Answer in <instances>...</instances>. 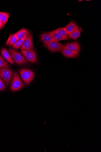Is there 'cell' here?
Masks as SVG:
<instances>
[{
  "mask_svg": "<svg viewBox=\"0 0 101 152\" xmlns=\"http://www.w3.org/2000/svg\"><path fill=\"white\" fill-rule=\"evenodd\" d=\"M25 87V85L20 78L18 72H15L14 74L11 83L10 89L13 91H18Z\"/></svg>",
  "mask_w": 101,
  "mask_h": 152,
  "instance_id": "obj_1",
  "label": "cell"
},
{
  "mask_svg": "<svg viewBox=\"0 0 101 152\" xmlns=\"http://www.w3.org/2000/svg\"><path fill=\"white\" fill-rule=\"evenodd\" d=\"M21 77L25 84H30L34 77L35 73L33 71L27 69H23L19 71Z\"/></svg>",
  "mask_w": 101,
  "mask_h": 152,
  "instance_id": "obj_2",
  "label": "cell"
},
{
  "mask_svg": "<svg viewBox=\"0 0 101 152\" xmlns=\"http://www.w3.org/2000/svg\"><path fill=\"white\" fill-rule=\"evenodd\" d=\"M14 74L12 70L8 68L0 69V77L4 81L8 86L11 84Z\"/></svg>",
  "mask_w": 101,
  "mask_h": 152,
  "instance_id": "obj_3",
  "label": "cell"
},
{
  "mask_svg": "<svg viewBox=\"0 0 101 152\" xmlns=\"http://www.w3.org/2000/svg\"><path fill=\"white\" fill-rule=\"evenodd\" d=\"M9 51L14 62L19 65L28 63V61L18 51L10 49Z\"/></svg>",
  "mask_w": 101,
  "mask_h": 152,
  "instance_id": "obj_4",
  "label": "cell"
},
{
  "mask_svg": "<svg viewBox=\"0 0 101 152\" xmlns=\"http://www.w3.org/2000/svg\"><path fill=\"white\" fill-rule=\"evenodd\" d=\"M43 45L50 52L55 53L61 51L64 45L62 43L55 41L48 44H44Z\"/></svg>",
  "mask_w": 101,
  "mask_h": 152,
  "instance_id": "obj_5",
  "label": "cell"
},
{
  "mask_svg": "<svg viewBox=\"0 0 101 152\" xmlns=\"http://www.w3.org/2000/svg\"><path fill=\"white\" fill-rule=\"evenodd\" d=\"M34 46L33 42L32 34L28 32L21 48V50H33Z\"/></svg>",
  "mask_w": 101,
  "mask_h": 152,
  "instance_id": "obj_6",
  "label": "cell"
},
{
  "mask_svg": "<svg viewBox=\"0 0 101 152\" xmlns=\"http://www.w3.org/2000/svg\"><path fill=\"white\" fill-rule=\"evenodd\" d=\"M21 52L27 61L32 63L37 62L36 53L34 50H21Z\"/></svg>",
  "mask_w": 101,
  "mask_h": 152,
  "instance_id": "obj_7",
  "label": "cell"
},
{
  "mask_svg": "<svg viewBox=\"0 0 101 152\" xmlns=\"http://www.w3.org/2000/svg\"><path fill=\"white\" fill-rule=\"evenodd\" d=\"M61 51L62 53L65 57L69 58H76L79 54L78 51H73L66 49H63Z\"/></svg>",
  "mask_w": 101,
  "mask_h": 152,
  "instance_id": "obj_8",
  "label": "cell"
},
{
  "mask_svg": "<svg viewBox=\"0 0 101 152\" xmlns=\"http://www.w3.org/2000/svg\"><path fill=\"white\" fill-rule=\"evenodd\" d=\"M64 27L68 35L79 28L77 23L74 20L71 21Z\"/></svg>",
  "mask_w": 101,
  "mask_h": 152,
  "instance_id": "obj_9",
  "label": "cell"
},
{
  "mask_svg": "<svg viewBox=\"0 0 101 152\" xmlns=\"http://www.w3.org/2000/svg\"><path fill=\"white\" fill-rule=\"evenodd\" d=\"M40 38L44 44H48L56 41L52 36L47 33L42 34L41 35Z\"/></svg>",
  "mask_w": 101,
  "mask_h": 152,
  "instance_id": "obj_10",
  "label": "cell"
},
{
  "mask_svg": "<svg viewBox=\"0 0 101 152\" xmlns=\"http://www.w3.org/2000/svg\"><path fill=\"white\" fill-rule=\"evenodd\" d=\"M63 49H66L73 51H78L80 50V47L79 44L77 42L69 43L64 45Z\"/></svg>",
  "mask_w": 101,
  "mask_h": 152,
  "instance_id": "obj_11",
  "label": "cell"
},
{
  "mask_svg": "<svg viewBox=\"0 0 101 152\" xmlns=\"http://www.w3.org/2000/svg\"><path fill=\"white\" fill-rule=\"evenodd\" d=\"M1 53L3 58L9 63L12 64H14L11 55L7 49L3 48L1 50Z\"/></svg>",
  "mask_w": 101,
  "mask_h": 152,
  "instance_id": "obj_12",
  "label": "cell"
},
{
  "mask_svg": "<svg viewBox=\"0 0 101 152\" xmlns=\"http://www.w3.org/2000/svg\"><path fill=\"white\" fill-rule=\"evenodd\" d=\"M46 33L52 36L57 42H58L59 41H60L68 39V38L61 36L58 33H57V32L55 31L54 30L46 32Z\"/></svg>",
  "mask_w": 101,
  "mask_h": 152,
  "instance_id": "obj_13",
  "label": "cell"
},
{
  "mask_svg": "<svg viewBox=\"0 0 101 152\" xmlns=\"http://www.w3.org/2000/svg\"><path fill=\"white\" fill-rule=\"evenodd\" d=\"M17 40L16 33L10 35L6 41L5 45L8 46H12L15 44Z\"/></svg>",
  "mask_w": 101,
  "mask_h": 152,
  "instance_id": "obj_14",
  "label": "cell"
},
{
  "mask_svg": "<svg viewBox=\"0 0 101 152\" xmlns=\"http://www.w3.org/2000/svg\"><path fill=\"white\" fill-rule=\"evenodd\" d=\"M9 15V13L0 12V20L3 26H4L8 21Z\"/></svg>",
  "mask_w": 101,
  "mask_h": 152,
  "instance_id": "obj_15",
  "label": "cell"
},
{
  "mask_svg": "<svg viewBox=\"0 0 101 152\" xmlns=\"http://www.w3.org/2000/svg\"><path fill=\"white\" fill-rule=\"evenodd\" d=\"M28 32L25 28H22L16 33L17 39L23 38L25 37L28 35Z\"/></svg>",
  "mask_w": 101,
  "mask_h": 152,
  "instance_id": "obj_16",
  "label": "cell"
},
{
  "mask_svg": "<svg viewBox=\"0 0 101 152\" xmlns=\"http://www.w3.org/2000/svg\"><path fill=\"white\" fill-rule=\"evenodd\" d=\"M81 34V31L79 28L70 34L68 35V37L71 39H76L80 36Z\"/></svg>",
  "mask_w": 101,
  "mask_h": 152,
  "instance_id": "obj_17",
  "label": "cell"
},
{
  "mask_svg": "<svg viewBox=\"0 0 101 152\" xmlns=\"http://www.w3.org/2000/svg\"><path fill=\"white\" fill-rule=\"evenodd\" d=\"M54 31L63 37L67 38H68V34L64 27H59V28L54 30Z\"/></svg>",
  "mask_w": 101,
  "mask_h": 152,
  "instance_id": "obj_18",
  "label": "cell"
},
{
  "mask_svg": "<svg viewBox=\"0 0 101 152\" xmlns=\"http://www.w3.org/2000/svg\"><path fill=\"white\" fill-rule=\"evenodd\" d=\"M25 37H26L23 38L18 40L15 44L11 46L12 47L15 49H19L23 45Z\"/></svg>",
  "mask_w": 101,
  "mask_h": 152,
  "instance_id": "obj_19",
  "label": "cell"
},
{
  "mask_svg": "<svg viewBox=\"0 0 101 152\" xmlns=\"http://www.w3.org/2000/svg\"><path fill=\"white\" fill-rule=\"evenodd\" d=\"M9 65L7 63L4 59L0 55V69L4 68H9Z\"/></svg>",
  "mask_w": 101,
  "mask_h": 152,
  "instance_id": "obj_20",
  "label": "cell"
},
{
  "mask_svg": "<svg viewBox=\"0 0 101 152\" xmlns=\"http://www.w3.org/2000/svg\"><path fill=\"white\" fill-rule=\"evenodd\" d=\"M6 83L0 77V91H4L6 89Z\"/></svg>",
  "mask_w": 101,
  "mask_h": 152,
  "instance_id": "obj_21",
  "label": "cell"
},
{
  "mask_svg": "<svg viewBox=\"0 0 101 152\" xmlns=\"http://www.w3.org/2000/svg\"><path fill=\"white\" fill-rule=\"evenodd\" d=\"M3 26L2 24V22H1V20H0V30H1V29Z\"/></svg>",
  "mask_w": 101,
  "mask_h": 152,
  "instance_id": "obj_22",
  "label": "cell"
}]
</instances>
